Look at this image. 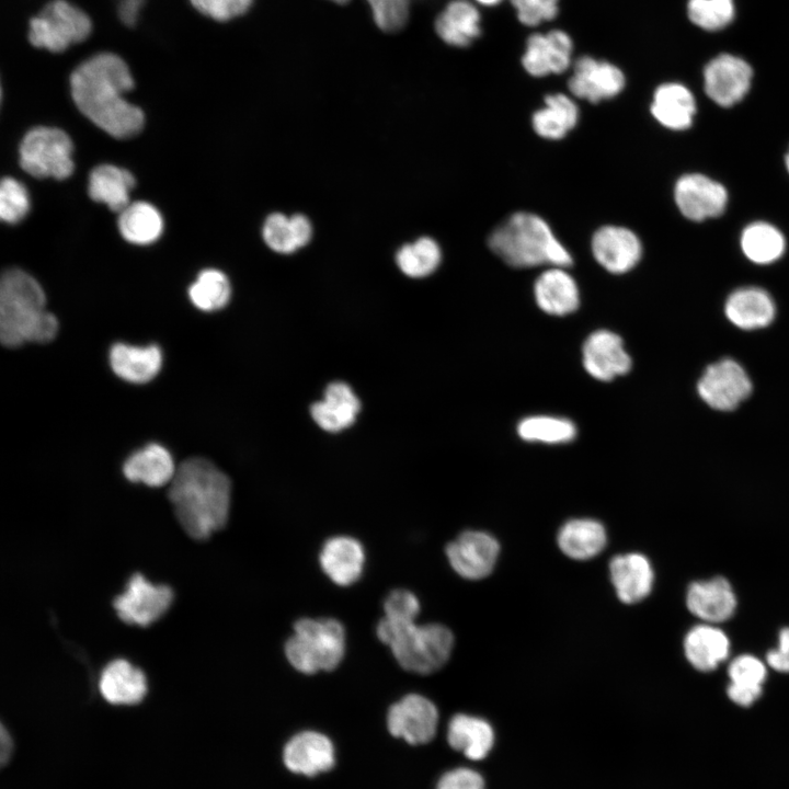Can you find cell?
I'll list each match as a JSON object with an SVG mask.
<instances>
[{"label":"cell","mask_w":789,"mask_h":789,"mask_svg":"<svg viewBox=\"0 0 789 789\" xmlns=\"http://www.w3.org/2000/svg\"><path fill=\"white\" fill-rule=\"evenodd\" d=\"M70 87L78 110L111 136L129 138L142 129V111L124 99L134 80L117 55L101 53L80 64L71 73Z\"/></svg>","instance_id":"obj_1"},{"label":"cell","mask_w":789,"mask_h":789,"mask_svg":"<svg viewBox=\"0 0 789 789\" xmlns=\"http://www.w3.org/2000/svg\"><path fill=\"white\" fill-rule=\"evenodd\" d=\"M168 495L178 522L194 539H207L227 524L231 482L206 458H187L176 467Z\"/></svg>","instance_id":"obj_2"},{"label":"cell","mask_w":789,"mask_h":789,"mask_svg":"<svg viewBox=\"0 0 789 789\" xmlns=\"http://www.w3.org/2000/svg\"><path fill=\"white\" fill-rule=\"evenodd\" d=\"M57 332L58 321L46 310L45 294L37 281L19 268L5 271L0 282L1 343L7 347L47 343Z\"/></svg>","instance_id":"obj_3"},{"label":"cell","mask_w":789,"mask_h":789,"mask_svg":"<svg viewBox=\"0 0 789 789\" xmlns=\"http://www.w3.org/2000/svg\"><path fill=\"white\" fill-rule=\"evenodd\" d=\"M488 244L494 254L516 268L572 264L571 254L549 225L533 213L511 215L491 232Z\"/></svg>","instance_id":"obj_4"},{"label":"cell","mask_w":789,"mask_h":789,"mask_svg":"<svg viewBox=\"0 0 789 789\" xmlns=\"http://www.w3.org/2000/svg\"><path fill=\"white\" fill-rule=\"evenodd\" d=\"M377 637L389 647L399 665L416 674H431L448 661L453 648V632L441 624L419 625L415 620H393L382 617Z\"/></svg>","instance_id":"obj_5"},{"label":"cell","mask_w":789,"mask_h":789,"mask_svg":"<svg viewBox=\"0 0 789 789\" xmlns=\"http://www.w3.org/2000/svg\"><path fill=\"white\" fill-rule=\"evenodd\" d=\"M343 625L333 618H301L285 643L289 664L304 674L333 671L345 654Z\"/></svg>","instance_id":"obj_6"},{"label":"cell","mask_w":789,"mask_h":789,"mask_svg":"<svg viewBox=\"0 0 789 789\" xmlns=\"http://www.w3.org/2000/svg\"><path fill=\"white\" fill-rule=\"evenodd\" d=\"M70 137L55 127L30 129L20 145V164L34 178L65 180L75 169Z\"/></svg>","instance_id":"obj_7"},{"label":"cell","mask_w":789,"mask_h":789,"mask_svg":"<svg viewBox=\"0 0 789 789\" xmlns=\"http://www.w3.org/2000/svg\"><path fill=\"white\" fill-rule=\"evenodd\" d=\"M575 57V42L572 35L557 25L529 31L519 64L531 79L545 80L565 77Z\"/></svg>","instance_id":"obj_8"},{"label":"cell","mask_w":789,"mask_h":789,"mask_svg":"<svg viewBox=\"0 0 789 789\" xmlns=\"http://www.w3.org/2000/svg\"><path fill=\"white\" fill-rule=\"evenodd\" d=\"M92 23L87 13L66 0H53L31 19L28 39L41 48L59 53L84 41Z\"/></svg>","instance_id":"obj_9"},{"label":"cell","mask_w":789,"mask_h":789,"mask_svg":"<svg viewBox=\"0 0 789 789\" xmlns=\"http://www.w3.org/2000/svg\"><path fill=\"white\" fill-rule=\"evenodd\" d=\"M563 80L570 95L591 104L619 96L628 84L627 73L620 65L588 53L575 55Z\"/></svg>","instance_id":"obj_10"},{"label":"cell","mask_w":789,"mask_h":789,"mask_svg":"<svg viewBox=\"0 0 789 789\" xmlns=\"http://www.w3.org/2000/svg\"><path fill=\"white\" fill-rule=\"evenodd\" d=\"M173 597V591L168 585L153 584L142 574L135 573L125 591L114 599L113 607L122 621L148 627L167 613Z\"/></svg>","instance_id":"obj_11"},{"label":"cell","mask_w":789,"mask_h":789,"mask_svg":"<svg viewBox=\"0 0 789 789\" xmlns=\"http://www.w3.org/2000/svg\"><path fill=\"white\" fill-rule=\"evenodd\" d=\"M697 390L709 407L730 411L751 395L752 382L739 363L724 358L706 368Z\"/></svg>","instance_id":"obj_12"},{"label":"cell","mask_w":789,"mask_h":789,"mask_svg":"<svg viewBox=\"0 0 789 789\" xmlns=\"http://www.w3.org/2000/svg\"><path fill=\"white\" fill-rule=\"evenodd\" d=\"M433 31L445 46L468 49L483 34V10L472 0H448L436 13Z\"/></svg>","instance_id":"obj_13"},{"label":"cell","mask_w":789,"mask_h":789,"mask_svg":"<svg viewBox=\"0 0 789 789\" xmlns=\"http://www.w3.org/2000/svg\"><path fill=\"white\" fill-rule=\"evenodd\" d=\"M500 553L498 540L480 530H466L446 547L450 567L468 580H481L494 569Z\"/></svg>","instance_id":"obj_14"},{"label":"cell","mask_w":789,"mask_h":789,"mask_svg":"<svg viewBox=\"0 0 789 789\" xmlns=\"http://www.w3.org/2000/svg\"><path fill=\"white\" fill-rule=\"evenodd\" d=\"M582 365L592 378L608 382L628 374L632 359L620 335L601 329L585 339L582 345Z\"/></svg>","instance_id":"obj_15"},{"label":"cell","mask_w":789,"mask_h":789,"mask_svg":"<svg viewBox=\"0 0 789 789\" xmlns=\"http://www.w3.org/2000/svg\"><path fill=\"white\" fill-rule=\"evenodd\" d=\"M438 711L435 705L419 694H409L393 704L388 711L389 732L410 744L431 741L436 732Z\"/></svg>","instance_id":"obj_16"},{"label":"cell","mask_w":789,"mask_h":789,"mask_svg":"<svg viewBox=\"0 0 789 789\" xmlns=\"http://www.w3.org/2000/svg\"><path fill=\"white\" fill-rule=\"evenodd\" d=\"M753 71L740 57L722 54L708 62L704 71L705 91L720 106H732L747 93Z\"/></svg>","instance_id":"obj_17"},{"label":"cell","mask_w":789,"mask_h":789,"mask_svg":"<svg viewBox=\"0 0 789 789\" xmlns=\"http://www.w3.org/2000/svg\"><path fill=\"white\" fill-rule=\"evenodd\" d=\"M674 197L679 211L695 221L721 215L728 203L724 186L699 173L679 178L675 185Z\"/></svg>","instance_id":"obj_18"},{"label":"cell","mask_w":789,"mask_h":789,"mask_svg":"<svg viewBox=\"0 0 789 789\" xmlns=\"http://www.w3.org/2000/svg\"><path fill=\"white\" fill-rule=\"evenodd\" d=\"M596 262L611 274H624L632 270L641 259L642 245L638 236L626 227L603 226L591 241Z\"/></svg>","instance_id":"obj_19"},{"label":"cell","mask_w":789,"mask_h":789,"mask_svg":"<svg viewBox=\"0 0 789 789\" xmlns=\"http://www.w3.org/2000/svg\"><path fill=\"white\" fill-rule=\"evenodd\" d=\"M365 560V550L362 544L351 536L329 538L319 553L322 571L340 586H348L358 581Z\"/></svg>","instance_id":"obj_20"},{"label":"cell","mask_w":789,"mask_h":789,"mask_svg":"<svg viewBox=\"0 0 789 789\" xmlns=\"http://www.w3.org/2000/svg\"><path fill=\"white\" fill-rule=\"evenodd\" d=\"M359 411L358 397L344 381L329 384L323 398L310 407V414L315 423L330 433H338L350 427L356 421Z\"/></svg>","instance_id":"obj_21"},{"label":"cell","mask_w":789,"mask_h":789,"mask_svg":"<svg viewBox=\"0 0 789 789\" xmlns=\"http://www.w3.org/2000/svg\"><path fill=\"white\" fill-rule=\"evenodd\" d=\"M534 297L541 311L554 317L571 315L580 306L579 286L560 266H550L536 278Z\"/></svg>","instance_id":"obj_22"},{"label":"cell","mask_w":789,"mask_h":789,"mask_svg":"<svg viewBox=\"0 0 789 789\" xmlns=\"http://www.w3.org/2000/svg\"><path fill=\"white\" fill-rule=\"evenodd\" d=\"M284 763L296 774L315 776L334 765V747L325 735L305 731L289 740L284 748Z\"/></svg>","instance_id":"obj_23"},{"label":"cell","mask_w":789,"mask_h":789,"mask_svg":"<svg viewBox=\"0 0 789 789\" xmlns=\"http://www.w3.org/2000/svg\"><path fill=\"white\" fill-rule=\"evenodd\" d=\"M689 611L707 624L729 619L736 607L735 594L728 580L721 576L694 582L687 590Z\"/></svg>","instance_id":"obj_24"},{"label":"cell","mask_w":789,"mask_h":789,"mask_svg":"<svg viewBox=\"0 0 789 789\" xmlns=\"http://www.w3.org/2000/svg\"><path fill=\"white\" fill-rule=\"evenodd\" d=\"M609 573L616 594L622 603H638L652 590L653 569L649 559L641 553L614 557L609 563Z\"/></svg>","instance_id":"obj_25"},{"label":"cell","mask_w":789,"mask_h":789,"mask_svg":"<svg viewBox=\"0 0 789 789\" xmlns=\"http://www.w3.org/2000/svg\"><path fill=\"white\" fill-rule=\"evenodd\" d=\"M650 111L664 127L683 130L693 123L696 102L687 87L679 82L668 81L655 87Z\"/></svg>","instance_id":"obj_26"},{"label":"cell","mask_w":789,"mask_h":789,"mask_svg":"<svg viewBox=\"0 0 789 789\" xmlns=\"http://www.w3.org/2000/svg\"><path fill=\"white\" fill-rule=\"evenodd\" d=\"M99 689L112 705H135L147 694V679L140 668L124 659H116L103 668Z\"/></svg>","instance_id":"obj_27"},{"label":"cell","mask_w":789,"mask_h":789,"mask_svg":"<svg viewBox=\"0 0 789 789\" xmlns=\"http://www.w3.org/2000/svg\"><path fill=\"white\" fill-rule=\"evenodd\" d=\"M545 105L535 111L533 128L546 139L563 138L579 121V107L567 91H550L544 94Z\"/></svg>","instance_id":"obj_28"},{"label":"cell","mask_w":789,"mask_h":789,"mask_svg":"<svg viewBox=\"0 0 789 789\" xmlns=\"http://www.w3.org/2000/svg\"><path fill=\"white\" fill-rule=\"evenodd\" d=\"M110 364L119 378L134 384H145L159 373L162 354L157 345L141 347L116 343L110 351Z\"/></svg>","instance_id":"obj_29"},{"label":"cell","mask_w":789,"mask_h":789,"mask_svg":"<svg viewBox=\"0 0 789 789\" xmlns=\"http://www.w3.org/2000/svg\"><path fill=\"white\" fill-rule=\"evenodd\" d=\"M725 315L736 327L744 330L768 325L775 317V305L764 289L745 287L733 291L725 302Z\"/></svg>","instance_id":"obj_30"},{"label":"cell","mask_w":789,"mask_h":789,"mask_svg":"<svg viewBox=\"0 0 789 789\" xmlns=\"http://www.w3.org/2000/svg\"><path fill=\"white\" fill-rule=\"evenodd\" d=\"M684 651L695 668L709 672L728 658L730 641L728 636L712 624L698 625L687 632Z\"/></svg>","instance_id":"obj_31"},{"label":"cell","mask_w":789,"mask_h":789,"mask_svg":"<svg viewBox=\"0 0 789 789\" xmlns=\"http://www.w3.org/2000/svg\"><path fill=\"white\" fill-rule=\"evenodd\" d=\"M123 471L129 481L156 488L171 482L176 467L164 447L149 444L129 456Z\"/></svg>","instance_id":"obj_32"},{"label":"cell","mask_w":789,"mask_h":789,"mask_svg":"<svg viewBox=\"0 0 789 789\" xmlns=\"http://www.w3.org/2000/svg\"><path fill=\"white\" fill-rule=\"evenodd\" d=\"M604 526L592 518H574L562 525L558 533V546L569 558L587 560L597 556L606 546Z\"/></svg>","instance_id":"obj_33"},{"label":"cell","mask_w":789,"mask_h":789,"mask_svg":"<svg viewBox=\"0 0 789 789\" xmlns=\"http://www.w3.org/2000/svg\"><path fill=\"white\" fill-rule=\"evenodd\" d=\"M135 186L133 174L113 164L95 167L89 176V195L113 211H122L130 202L129 193Z\"/></svg>","instance_id":"obj_34"},{"label":"cell","mask_w":789,"mask_h":789,"mask_svg":"<svg viewBox=\"0 0 789 789\" xmlns=\"http://www.w3.org/2000/svg\"><path fill=\"white\" fill-rule=\"evenodd\" d=\"M449 745L462 752L468 758H484L492 748L494 733L485 720L464 713L456 714L448 724Z\"/></svg>","instance_id":"obj_35"},{"label":"cell","mask_w":789,"mask_h":789,"mask_svg":"<svg viewBox=\"0 0 789 789\" xmlns=\"http://www.w3.org/2000/svg\"><path fill=\"white\" fill-rule=\"evenodd\" d=\"M730 684L727 689L731 701L741 707L753 705L763 693L767 671L756 656L743 654L729 665Z\"/></svg>","instance_id":"obj_36"},{"label":"cell","mask_w":789,"mask_h":789,"mask_svg":"<svg viewBox=\"0 0 789 789\" xmlns=\"http://www.w3.org/2000/svg\"><path fill=\"white\" fill-rule=\"evenodd\" d=\"M118 229L128 242L149 244L161 236L163 219L159 210L151 204L134 202L119 211Z\"/></svg>","instance_id":"obj_37"},{"label":"cell","mask_w":789,"mask_h":789,"mask_svg":"<svg viewBox=\"0 0 789 789\" xmlns=\"http://www.w3.org/2000/svg\"><path fill=\"white\" fill-rule=\"evenodd\" d=\"M521 439L528 443L561 445L572 442L578 434L575 424L563 416L535 414L522 419L516 427Z\"/></svg>","instance_id":"obj_38"},{"label":"cell","mask_w":789,"mask_h":789,"mask_svg":"<svg viewBox=\"0 0 789 789\" xmlns=\"http://www.w3.org/2000/svg\"><path fill=\"white\" fill-rule=\"evenodd\" d=\"M782 233L773 225L756 221L748 225L741 236V248L745 256L757 264L778 260L785 251Z\"/></svg>","instance_id":"obj_39"},{"label":"cell","mask_w":789,"mask_h":789,"mask_svg":"<svg viewBox=\"0 0 789 789\" xmlns=\"http://www.w3.org/2000/svg\"><path fill=\"white\" fill-rule=\"evenodd\" d=\"M441 260V248L430 237H421L413 243L403 244L396 254L399 270L411 278L431 275L438 267Z\"/></svg>","instance_id":"obj_40"},{"label":"cell","mask_w":789,"mask_h":789,"mask_svg":"<svg viewBox=\"0 0 789 789\" xmlns=\"http://www.w3.org/2000/svg\"><path fill=\"white\" fill-rule=\"evenodd\" d=\"M231 295L230 282L225 273L215 268L202 271L188 288L193 305L203 311L224 308Z\"/></svg>","instance_id":"obj_41"},{"label":"cell","mask_w":789,"mask_h":789,"mask_svg":"<svg viewBox=\"0 0 789 789\" xmlns=\"http://www.w3.org/2000/svg\"><path fill=\"white\" fill-rule=\"evenodd\" d=\"M687 16L704 30L717 31L732 21L734 3L733 0H688Z\"/></svg>","instance_id":"obj_42"},{"label":"cell","mask_w":789,"mask_h":789,"mask_svg":"<svg viewBox=\"0 0 789 789\" xmlns=\"http://www.w3.org/2000/svg\"><path fill=\"white\" fill-rule=\"evenodd\" d=\"M518 23L529 30H542L557 21L561 0H507Z\"/></svg>","instance_id":"obj_43"},{"label":"cell","mask_w":789,"mask_h":789,"mask_svg":"<svg viewBox=\"0 0 789 789\" xmlns=\"http://www.w3.org/2000/svg\"><path fill=\"white\" fill-rule=\"evenodd\" d=\"M375 25L385 33L398 32L410 18L411 0H365Z\"/></svg>","instance_id":"obj_44"},{"label":"cell","mask_w":789,"mask_h":789,"mask_svg":"<svg viewBox=\"0 0 789 789\" xmlns=\"http://www.w3.org/2000/svg\"><path fill=\"white\" fill-rule=\"evenodd\" d=\"M30 209L25 186L13 178H4L0 185V217L8 224L21 221Z\"/></svg>","instance_id":"obj_45"},{"label":"cell","mask_w":789,"mask_h":789,"mask_svg":"<svg viewBox=\"0 0 789 789\" xmlns=\"http://www.w3.org/2000/svg\"><path fill=\"white\" fill-rule=\"evenodd\" d=\"M263 240L266 245L276 253L290 254L298 250L289 217L281 213L268 215L262 229Z\"/></svg>","instance_id":"obj_46"},{"label":"cell","mask_w":789,"mask_h":789,"mask_svg":"<svg viewBox=\"0 0 789 789\" xmlns=\"http://www.w3.org/2000/svg\"><path fill=\"white\" fill-rule=\"evenodd\" d=\"M421 605L418 597L409 590L391 591L384 602V617L393 620H415Z\"/></svg>","instance_id":"obj_47"},{"label":"cell","mask_w":789,"mask_h":789,"mask_svg":"<svg viewBox=\"0 0 789 789\" xmlns=\"http://www.w3.org/2000/svg\"><path fill=\"white\" fill-rule=\"evenodd\" d=\"M204 15L225 22L243 15L254 0H190Z\"/></svg>","instance_id":"obj_48"},{"label":"cell","mask_w":789,"mask_h":789,"mask_svg":"<svg viewBox=\"0 0 789 789\" xmlns=\"http://www.w3.org/2000/svg\"><path fill=\"white\" fill-rule=\"evenodd\" d=\"M437 789H484L483 778L474 770L457 768L446 773Z\"/></svg>","instance_id":"obj_49"},{"label":"cell","mask_w":789,"mask_h":789,"mask_svg":"<svg viewBox=\"0 0 789 789\" xmlns=\"http://www.w3.org/2000/svg\"><path fill=\"white\" fill-rule=\"evenodd\" d=\"M766 661L775 671L789 673V628L780 631L778 647L767 653Z\"/></svg>","instance_id":"obj_50"},{"label":"cell","mask_w":789,"mask_h":789,"mask_svg":"<svg viewBox=\"0 0 789 789\" xmlns=\"http://www.w3.org/2000/svg\"><path fill=\"white\" fill-rule=\"evenodd\" d=\"M289 221L297 248L307 245L312 237L310 220L301 214H295L289 217Z\"/></svg>","instance_id":"obj_51"},{"label":"cell","mask_w":789,"mask_h":789,"mask_svg":"<svg viewBox=\"0 0 789 789\" xmlns=\"http://www.w3.org/2000/svg\"><path fill=\"white\" fill-rule=\"evenodd\" d=\"M0 758L1 763L5 764V762L9 759L12 751V740L9 734V732L5 730V728L1 727V733H0Z\"/></svg>","instance_id":"obj_52"},{"label":"cell","mask_w":789,"mask_h":789,"mask_svg":"<svg viewBox=\"0 0 789 789\" xmlns=\"http://www.w3.org/2000/svg\"><path fill=\"white\" fill-rule=\"evenodd\" d=\"M145 0H119L118 7L126 13L138 14Z\"/></svg>","instance_id":"obj_53"},{"label":"cell","mask_w":789,"mask_h":789,"mask_svg":"<svg viewBox=\"0 0 789 789\" xmlns=\"http://www.w3.org/2000/svg\"><path fill=\"white\" fill-rule=\"evenodd\" d=\"M478 7H480L482 10H490L495 9L503 3H505L507 0H472Z\"/></svg>","instance_id":"obj_54"},{"label":"cell","mask_w":789,"mask_h":789,"mask_svg":"<svg viewBox=\"0 0 789 789\" xmlns=\"http://www.w3.org/2000/svg\"><path fill=\"white\" fill-rule=\"evenodd\" d=\"M327 1H330L331 3L338 4V5H344V4H347L351 0H327Z\"/></svg>","instance_id":"obj_55"},{"label":"cell","mask_w":789,"mask_h":789,"mask_svg":"<svg viewBox=\"0 0 789 789\" xmlns=\"http://www.w3.org/2000/svg\"><path fill=\"white\" fill-rule=\"evenodd\" d=\"M786 167H787V170H788V172H789V151H788V153H787V156H786Z\"/></svg>","instance_id":"obj_56"}]
</instances>
